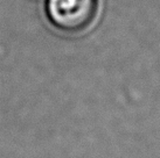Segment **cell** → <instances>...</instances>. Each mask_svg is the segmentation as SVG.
I'll list each match as a JSON object with an SVG mask.
<instances>
[{
	"label": "cell",
	"instance_id": "obj_1",
	"mask_svg": "<svg viewBox=\"0 0 160 158\" xmlns=\"http://www.w3.org/2000/svg\"><path fill=\"white\" fill-rule=\"evenodd\" d=\"M97 5V0H46V14L56 29L75 34L92 23Z\"/></svg>",
	"mask_w": 160,
	"mask_h": 158
}]
</instances>
